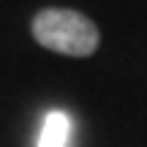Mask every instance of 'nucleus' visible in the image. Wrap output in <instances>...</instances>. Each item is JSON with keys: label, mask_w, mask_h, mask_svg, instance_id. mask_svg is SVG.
<instances>
[{"label": "nucleus", "mask_w": 147, "mask_h": 147, "mask_svg": "<svg viewBox=\"0 0 147 147\" xmlns=\"http://www.w3.org/2000/svg\"><path fill=\"white\" fill-rule=\"evenodd\" d=\"M33 38L44 49L68 57H90L101 44V33L90 16L74 8H44L33 16Z\"/></svg>", "instance_id": "nucleus-1"}, {"label": "nucleus", "mask_w": 147, "mask_h": 147, "mask_svg": "<svg viewBox=\"0 0 147 147\" xmlns=\"http://www.w3.org/2000/svg\"><path fill=\"white\" fill-rule=\"evenodd\" d=\"M68 139H71V117L60 109L49 112L44 117L38 147H68Z\"/></svg>", "instance_id": "nucleus-2"}]
</instances>
